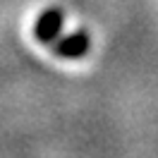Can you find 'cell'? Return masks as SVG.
I'll use <instances>...</instances> for the list:
<instances>
[{
    "label": "cell",
    "instance_id": "7a4b0ae2",
    "mask_svg": "<svg viewBox=\"0 0 158 158\" xmlns=\"http://www.w3.org/2000/svg\"><path fill=\"white\" fill-rule=\"evenodd\" d=\"M62 24H65V15H62V10H58V7H48L46 12H41V15H39V19H36V24H34V36H36L39 43L50 46V43L60 36Z\"/></svg>",
    "mask_w": 158,
    "mask_h": 158
},
{
    "label": "cell",
    "instance_id": "6da1fadb",
    "mask_svg": "<svg viewBox=\"0 0 158 158\" xmlns=\"http://www.w3.org/2000/svg\"><path fill=\"white\" fill-rule=\"evenodd\" d=\"M50 48H53V53H55L58 58L77 60V58H84V55L89 53L91 39L84 29H79V31H74V34H69V36H58V39L50 43Z\"/></svg>",
    "mask_w": 158,
    "mask_h": 158
}]
</instances>
